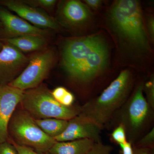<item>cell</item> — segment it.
<instances>
[{
  "instance_id": "6da1fadb",
  "label": "cell",
  "mask_w": 154,
  "mask_h": 154,
  "mask_svg": "<svg viewBox=\"0 0 154 154\" xmlns=\"http://www.w3.org/2000/svg\"><path fill=\"white\" fill-rule=\"evenodd\" d=\"M108 57L104 40L94 35L69 39L62 53L67 73L73 79L82 82L96 76L106 66Z\"/></svg>"
},
{
  "instance_id": "7a4b0ae2",
  "label": "cell",
  "mask_w": 154,
  "mask_h": 154,
  "mask_svg": "<svg viewBox=\"0 0 154 154\" xmlns=\"http://www.w3.org/2000/svg\"><path fill=\"white\" fill-rule=\"evenodd\" d=\"M130 73L122 71L102 94L81 107L79 115L103 127L127 100L131 86Z\"/></svg>"
},
{
  "instance_id": "3957f363",
  "label": "cell",
  "mask_w": 154,
  "mask_h": 154,
  "mask_svg": "<svg viewBox=\"0 0 154 154\" xmlns=\"http://www.w3.org/2000/svg\"><path fill=\"white\" fill-rule=\"evenodd\" d=\"M110 14L112 23L119 34L138 48H148V40L138 1H117L112 7Z\"/></svg>"
},
{
  "instance_id": "277c9868",
  "label": "cell",
  "mask_w": 154,
  "mask_h": 154,
  "mask_svg": "<svg viewBox=\"0 0 154 154\" xmlns=\"http://www.w3.org/2000/svg\"><path fill=\"white\" fill-rule=\"evenodd\" d=\"M20 104L22 110L35 119L55 118L69 120L79 115L81 110V107L61 105L42 85L24 91Z\"/></svg>"
},
{
  "instance_id": "5b68a950",
  "label": "cell",
  "mask_w": 154,
  "mask_h": 154,
  "mask_svg": "<svg viewBox=\"0 0 154 154\" xmlns=\"http://www.w3.org/2000/svg\"><path fill=\"white\" fill-rule=\"evenodd\" d=\"M8 133V140L29 148L38 153H47L57 142L54 138L43 131L34 119L22 110L14 112L9 122Z\"/></svg>"
},
{
  "instance_id": "8992f818",
  "label": "cell",
  "mask_w": 154,
  "mask_h": 154,
  "mask_svg": "<svg viewBox=\"0 0 154 154\" xmlns=\"http://www.w3.org/2000/svg\"><path fill=\"white\" fill-rule=\"evenodd\" d=\"M143 88V84L138 86L132 96L118 110L119 124L124 127L127 140L132 145L142 137L152 116L153 109L144 96Z\"/></svg>"
},
{
  "instance_id": "52a82bcc",
  "label": "cell",
  "mask_w": 154,
  "mask_h": 154,
  "mask_svg": "<svg viewBox=\"0 0 154 154\" xmlns=\"http://www.w3.org/2000/svg\"><path fill=\"white\" fill-rule=\"evenodd\" d=\"M55 58L52 49L36 54L29 60L22 72L8 85L24 91L38 87L52 69Z\"/></svg>"
},
{
  "instance_id": "ba28073f",
  "label": "cell",
  "mask_w": 154,
  "mask_h": 154,
  "mask_svg": "<svg viewBox=\"0 0 154 154\" xmlns=\"http://www.w3.org/2000/svg\"><path fill=\"white\" fill-rule=\"evenodd\" d=\"M29 59L13 45L5 43L0 50V85H9L28 65Z\"/></svg>"
},
{
  "instance_id": "9c48e42d",
  "label": "cell",
  "mask_w": 154,
  "mask_h": 154,
  "mask_svg": "<svg viewBox=\"0 0 154 154\" xmlns=\"http://www.w3.org/2000/svg\"><path fill=\"white\" fill-rule=\"evenodd\" d=\"M102 128L94 121L78 115L69 120L66 128L54 139L57 142L70 141L78 140H91L95 143L101 141Z\"/></svg>"
},
{
  "instance_id": "30bf717a",
  "label": "cell",
  "mask_w": 154,
  "mask_h": 154,
  "mask_svg": "<svg viewBox=\"0 0 154 154\" xmlns=\"http://www.w3.org/2000/svg\"><path fill=\"white\" fill-rule=\"evenodd\" d=\"M24 91L9 85H0V144L9 140L8 127Z\"/></svg>"
},
{
  "instance_id": "8fae6325",
  "label": "cell",
  "mask_w": 154,
  "mask_h": 154,
  "mask_svg": "<svg viewBox=\"0 0 154 154\" xmlns=\"http://www.w3.org/2000/svg\"><path fill=\"white\" fill-rule=\"evenodd\" d=\"M3 5L15 12L19 17L28 21L33 26L40 28L57 30L59 25L52 17L40 9L29 5L24 2L14 0L1 2Z\"/></svg>"
},
{
  "instance_id": "7c38bea8",
  "label": "cell",
  "mask_w": 154,
  "mask_h": 154,
  "mask_svg": "<svg viewBox=\"0 0 154 154\" xmlns=\"http://www.w3.org/2000/svg\"><path fill=\"white\" fill-rule=\"evenodd\" d=\"M0 21L5 32L12 36L11 38L26 35L45 37L47 34L46 30L31 25L24 19L4 9H0Z\"/></svg>"
},
{
  "instance_id": "4fadbf2b",
  "label": "cell",
  "mask_w": 154,
  "mask_h": 154,
  "mask_svg": "<svg viewBox=\"0 0 154 154\" xmlns=\"http://www.w3.org/2000/svg\"><path fill=\"white\" fill-rule=\"evenodd\" d=\"M61 17L70 25L82 24L90 17L89 10L82 3L71 0L66 2L60 9Z\"/></svg>"
},
{
  "instance_id": "5bb4252c",
  "label": "cell",
  "mask_w": 154,
  "mask_h": 154,
  "mask_svg": "<svg viewBox=\"0 0 154 154\" xmlns=\"http://www.w3.org/2000/svg\"><path fill=\"white\" fill-rule=\"evenodd\" d=\"M95 143L88 139L57 142L48 151L49 154H87Z\"/></svg>"
},
{
  "instance_id": "9a60e30c",
  "label": "cell",
  "mask_w": 154,
  "mask_h": 154,
  "mask_svg": "<svg viewBox=\"0 0 154 154\" xmlns=\"http://www.w3.org/2000/svg\"><path fill=\"white\" fill-rule=\"evenodd\" d=\"M1 40L5 43L13 45L21 52H33L40 50L47 43L45 37L34 35L5 38Z\"/></svg>"
},
{
  "instance_id": "2e32d148",
  "label": "cell",
  "mask_w": 154,
  "mask_h": 154,
  "mask_svg": "<svg viewBox=\"0 0 154 154\" xmlns=\"http://www.w3.org/2000/svg\"><path fill=\"white\" fill-rule=\"evenodd\" d=\"M34 119L36 124L43 131L54 138L64 131L69 123V120L55 118Z\"/></svg>"
},
{
  "instance_id": "e0dca14e",
  "label": "cell",
  "mask_w": 154,
  "mask_h": 154,
  "mask_svg": "<svg viewBox=\"0 0 154 154\" xmlns=\"http://www.w3.org/2000/svg\"><path fill=\"white\" fill-rule=\"evenodd\" d=\"M52 96L57 102L66 107L72 106L74 96L63 87H58L51 92Z\"/></svg>"
},
{
  "instance_id": "ac0fdd59",
  "label": "cell",
  "mask_w": 154,
  "mask_h": 154,
  "mask_svg": "<svg viewBox=\"0 0 154 154\" xmlns=\"http://www.w3.org/2000/svg\"><path fill=\"white\" fill-rule=\"evenodd\" d=\"M136 147L139 148H148L153 149L154 145V128L147 133L132 145Z\"/></svg>"
},
{
  "instance_id": "d6986e66",
  "label": "cell",
  "mask_w": 154,
  "mask_h": 154,
  "mask_svg": "<svg viewBox=\"0 0 154 154\" xmlns=\"http://www.w3.org/2000/svg\"><path fill=\"white\" fill-rule=\"evenodd\" d=\"M113 149L111 146L99 142L95 143L87 154H111Z\"/></svg>"
},
{
  "instance_id": "ffe728a7",
  "label": "cell",
  "mask_w": 154,
  "mask_h": 154,
  "mask_svg": "<svg viewBox=\"0 0 154 154\" xmlns=\"http://www.w3.org/2000/svg\"><path fill=\"white\" fill-rule=\"evenodd\" d=\"M143 91H145L146 100L150 107L152 109L154 108V78H152L150 80L147 82L145 86L143 85Z\"/></svg>"
},
{
  "instance_id": "44dd1931",
  "label": "cell",
  "mask_w": 154,
  "mask_h": 154,
  "mask_svg": "<svg viewBox=\"0 0 154 154\" xmlns=\"http://www.w3.org/2000/svg\"><path fill=\"white\" fill-rule=\"evenodd\" d=\"M111 137L113 140L119 145L127 141L125 129L123 125L120 124H119L113 130L111 134Z\"/></svg>"
},
{
  "instance_id": "7402d4cb",
  "label": "cell",
  "mask_w": 154,
  "mask_h": 154,
  "mask_svg": "<svg viewBox=\"0 0 154 154\" xmlns=\"http://www.w3.org/2000/svg\"><path fill=\"white\" fill-rule=\"evenodd\" d=\"M29 5L34 7V6H39L45 8H50L54 5L56 1L55 0H37V1H28L24 2Z\"/></svg>"
},
{
  "instance_id": "603a6c76",
  "label": "cell",
  "mask_w": 154,
  "mask_h": 154,
  "mask_svg": "<svg viewBox=\"0 0 154 154\" xmlns=\"http://www.w3.org/2000/svg\"><path fill=\"white\" fill-rule=\"evenodd\" d=\"M0 154H18L16 148L8 141L0 144Z\"/></svg>"
},
{
  "instance_id": "cb8c5ba5",
  "label": "cell",
  "mask_w": 154,
  "mask_h": 154,
  "mask_svg": "<svg viewBox=\"0 0 154 154\" xmlns=\"http://www.w3.org/2000/svg\"><path fill=\"white\" fill-rule=\"evenodd\" d=\"M8 141L11 143L15 146L17 149L18 154H49L48 153L45 154L38 153L33 151L32 149L24 146L19 145L15 143L12 141L8 140Z\"/></svg>"
},
{
  "instance_id": "d4e9b609",
  "label": "cell",
  "mask_w": 154,
  "mask_h": 154,
  "mask_svg": "<svg viewBox=\"0 0 154 154\" xmlns=\"http://www.w3.org/2000/svg\"><path fill=\"white\" fill-rule=\"evenodd\" d=\"M122 149V154H134L132 144L127 141L123 144L119 145Z\"/></svg>"
},
{
  "instance_id": "484cf974",
  "label": "cell",
  "mask_w": 154,
  "mask_h": 154,
  "mask_svg": "<svg viewBox=\"0 0 154 154\" xmlns=\"http://www.w3.org/2000/svg\"><path fill=\"white\" fill-rule=\"evenodd\" d=\"M132 146L134 154H154L153 149L139 148Z\"/></svg>"
},
{
  "instance_id": "4316f807",
  "label": "cell",
  "mask_w": 154,
  "mask_h": 154,
  "mask_svg": "<svg viewBox=\"0 0 154 154\" xmlns=\"http://www.w3.org/2000/svg\"><path fill=\"white\" fill-rule=\"evenodd\" d=\"M148 30L150 36L152 39H154V20L153 18L149 19L147 24Z\"/></svg>"
},
{
  "instance_id": "83f0119b",
  "label": "cell",
  "mask_w": 154,
  "mask_h": 154,
  "mask_svg": "<svg viewBox=\"0 0 154 154\" xmlns=\"http://www.w3.org/2000/svg\"><path fill=\"white\" fill-rule=\"evenodd\" d=\"M85 2L88 5L94 8H98L100 6L102 2L99 0H86Z\"/></svg>"
},
{
  "instance_id": "f1b7e54d",
  "label": "cell",
  "mask_w": 154,
  "mask_h": 154,
  "mask_svg": "<svg viewBox=\"0 0 154 154\" xmlns=\"http://www.w3.org/2000/svg\"><path fill=\"white\" fill-rule=\"evenodd\" d=\"M3 44H4V43H3V42L2 41V40L0 39V50L2 48Z\"/></svg>"
},
{
  "instance_id": "f546056e",
  "label": "cell",
  "mask_w": 154,
  "mask_h": 154,
  "mask_svg": "<svg viewBox=\"0 0 154 154\" xmlns=\"http://www.w3.org/2000/svg\"><path fill=\"white\" fill-rule=\"evenodd\" d=\"M1 27H2V23L0 21V28H1Z\"/></svg>"
}]
</instances>
